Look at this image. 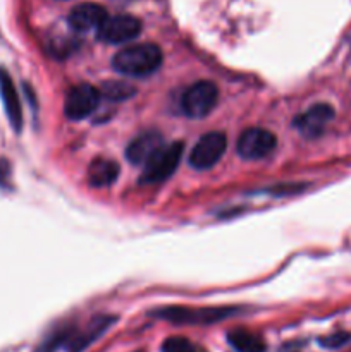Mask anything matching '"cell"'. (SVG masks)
Wrapping results in <instances>:
<instances>
[{
    "label": "cell",
    "instance_id": "obj_1",
    "mask_svg": "<svg viewBox=\"0 0 351 352\" xmlns=\"http://www.w3.org/2000/svg\"><path fill=\"white\" fill-rule=\"evenodd\" d=\"M162 50L153 43H138L123 48L112 58V67L129 78H145L162 65Z\"/></svg>",
    "mask_w": 351,
    "mask_h": 352
},
{
    "label": "cell",
    "instance_id": "obj_2",
    "mask_svg": "<svg viewBox=\"0 0 351 352\" xmlns=\"http://www.w3.org/2000/svg\"><path fill=\"white\" fill-rule=\"evenodd\" d=\"M234 308H182V306H171V308L158 309L151 313L153 316L176 325H212L222 322L229 316L236 315Z\"/></svg>",
    "mask_w": 351,
    "mask_h": 352
},
{
    "label": "cell",
    "instance_id": "obj_3",
    "mask_svg": "<svg viewBox=\"0 0 351 352\" xmlns=\"http://www.w3.org/2000/svg\"><path fill=\"white\" fill-rule=\"evenodd\" d=\"M182 151H184V143L182 141L171 143L167 146L164 144L145 164V168L140 177L141 184H157V182H162L171 177L176 168H178L179 162H181Z\"/></svg>",
    "mask_w": 351,
    "mask_h": 352
},
{
    "label": "cell",
    "instance_id": "obj_4",
    "mask_svg": "<svg viewBox=\"0 0 351 352\" xmlns=\"http://www.w3.org/2000/svg\"><path fill=\"white\" fill-rule=\"evenodd\" d=\"M219 89L210 81H196L182 93L181 109L191 119L206 117L217 105Z\"/></svg>",
    "mask_w": 351,
    "mask_h": 352
},
{
    "label": "cell",
    "instance_id": "obj_5",
    "mask_svg": "<svg viewBox=\"0 0 351 352\" xmlns=\"http://www.w3.org/2000/svg\"><path fill=\"white\" fill-rule=\"evenodd\" d=\"M100 89L88 82L72 86L65 95L64 113L69 120H81L92 116L100 103Z\"/></svg>",
    "mask_w": 351,
    "mask_h": 352
},
{
    "label": "cell",
    "instance_id": "obj_6",
    "mask_svg": "<svg viewBox=\"0 0 351 352\" xmlns=\"http://www.w3.org/2000/svg\"><path fill=\"white\" fill-rule=\"evenodd\" d=\"M227 150V138L224 133H206L198 140L189 153V164L198 170H206L217 165Z\"/></svg>",
    "mask_w": 351,
    "mask_h": 352
},
{
    "label": "cell",
    "instance_id": "obj_7",
    "mask_svg": "<svg viewBox=\"0 0 351 352\" xmlns=\"http://www.w3.org/2000/svg\"><path fill=\"white\" fill-rule=\"evenodd\" d=\"M277 138L274 133L262 127H250L243 131L237 140V155L243 160H262L275 150Z\"/></svg>",
    "mask_w": 351,
    "mask_h": 352
},
{
    "label": "cell",
    "instance_id": "obj_8",
    "mask_svg": "<svg viewBox=\"0 0 351 352\" xmlns=\"http://www.w3.org/2000/svg\"><path fill=\"white\" fill-rule=\"evenodd\" d=\"M141 33V21L129 14L112 16L96 28V36L105 43H126Z\"/></svg>",
    "mask_w": 351,
    "mask_h": 352
},
{
    "label": "cell",
    "instance_id": "obj_9",
    "mask_svg": "<svg viewBox=\"0 0 351 352\" xmlns=\"http://www.w3.org/2000/svg\"><path fill=\"white\" fill-rule=\"evenodd\" d=\"M334 119V109L327 103H317L295 119V127L305 138H319Z\"/></svg>",
    "mask_w": 351,
    "mask_h": 352
},
{
    "label": "cell",
    "instance_id": "obj_10",
    "mask_svg": "<svg viewBox=\"0 0 351 352\" xmlns=\"http://www.w3.org/2000/svg\"><path fill=\"white\" fill-rule=\"evenodd\" d=\"M162 146H164L162 134L157 131H147L127 144L126 157L133 165H145Z\"/></svg>",
    "mask_w": 351,
    "mask_h": 352
},
{
    "label": "cell",
    "instance_id": "obj_11",
    "mask_svg": "<svg viewBox=\"0 0 351 352\" xmlns=\"http://www.w3.org/2000/svg\"><path fill=\"white\" fill-rule=\"evenodd\" d=\"M0 98H2L3 109H6L7 119L16 133L23 129V109H21V100L17 95V89L10 79L9 72L0 67Z\"/></svg>",
    "mask_w": 351,
    "mask_h": 352
},
{
    "label": "cell",
    "instance_id": "obj_12",
    "mask_svg": "<svg viewBox=\"0 0 351 352\" xmlns=\"http://www.w3.org/2000/svg\"><path fill=\"white\" fill-rule=\"evenodd\" d=\"M107 19V10L98 3L85 2L76 6L69 14V26L76 31L96 30Z\"/></svg>",
    "mask_w": 351,
    "mask_h": 352
},
{
    "label": "cell",
    "instance_id": "obj_13",
    "mask_svg": "<svg viewBox=\"0 0 351 352\" xmlns=\"http://www.w3.org/2000/svg\"><path fill=\"white\" fill-rule=\"evenodd\" d=\"M114 322H116V316H96V318H93L85 330L74 332L71 342L67 344L69 352L85 351L89 344H93L98 337H102Z\"/></svg>",
    "mask_w": 351,
    "mask_h": 352
},
{
    "label": "cell",
    "instance_id": "obj_14",
    "mask_svg": "<svg viewBox=\"0 0 351 352\" xmlns=\"http://www.w3.org/2000/svg\"><path fill=\"white\" fill-rule=\"evenodd\" d=\"M227 342L236 352H265L267 344L260 333L248 329H234L227 333Z\"/></svg>",
    "mask_w": 351,
    "mask_h": 352
},
{
    "label": "cell",
    "instance_id": "obj_15",
    "mask_svg": "<svg viewBox=\"0 0 351 352\" xmlns=\"http://www.w3.org/2000/svg\"><path fill=\"white\" fill-rule=\"evenodd\" d=\"M117 177H119V165L114 160L98 158V160L92 162L88 168V182L93 188H107V186L114 184Z\"/></svg>",
    "mask_w": 351,
    "mask_h": 352
},
{
    "label": "cell",
    "instance_id": "obj_16",
    "mask_svg": "<svg viewBox=\"0 0 351 352\" xmlns=\"http://www.w3.org/2000/svg\"><path fill=\"white\" fill-rule=\"evenodd\" d=\"M74 332L76 329L72 325H62L61 329H55L54 332H50V336L45 337V340L40 344L36 352H55L61 347L67 346Z\"/></svg>",
    "mask_w": 351,
    "mask_h": 352
},
{
    "label": "cell",
    "instance_id": "obj_17",
    "mask_svg": "<svg viewBox=\"0 0 351 352\" xmlns=\"http://www.w3.org/2000/svg\"><path fill=\"white\" fill-rule=\"evenodd\" d=\"M136 93L134 86H131L127 81H107L105 85H102L100 89V95H103L105 98L112 100V102H120V100H127Z\"/></svg>",
    "mask_w": 351,
    "mask_h": 352
},
{
    "label": "cell",
    "instance_id": "obj_18",
    "mask_svg": "<svg viewBox=\"0 0 351 352\" xmlns=\"http://www.w3.org/2000/svg\"><path fill=\"white\" fill-rule=\"evenodd\" d=\"M162 352H206V349L186 337H169L162 344Z\"/></svg>",
    "mask_w": 351,
    "mask_h": 352
},
{
    "label": "cell",
    "instance_id": "obj_19",
    "mask_svg": "<svg viewBox=\"0 0 351 352\" xmlns=\"http://www.w3.org/2000/svg\"><path fill=\"white\" fill-rule=\"evenodd\" d=\"M348 340H350V333L346 332H336L332 333V336H327L323 337V339H320V346L326 347V349H339V347H343L344 344H348Z\"/></svg>",
    "mask_w": 351,
    "mask_h": 352
},
{
    "label": "cell",
    "instance_id": "obj_20",
    "mask_svg": "<svg viewBox=\"0 0 351 352\" xmlns=\"http://www.w3.org/2000/svg\"><path fill=\"white\" fill-rule=\"evenodd\" d=\"M136 352H143V351H136Z\"/></svg>",
    "mask_w": 351,
    "mask_h": 352
}]
</instances>
